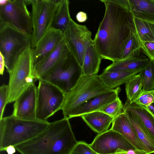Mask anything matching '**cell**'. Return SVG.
I'll list each match as a JSON object with an SVG mask.
<instances>
[{
	"mask_svg": "<svg viewBox=\"0 0 154 154\" xmlns=\"http://www.w3.org/2000/svg\"><path fill=\"white\" fill-rule=\"evenodd\" d=\"M105 6L94 43L103 59L122 60L125 44L131 31L136 32L128 0H101Z\"/></svg>",
	"mask_w": 154,
	"mask_h": 154,
	"instance_id": "obj_1",
	"label": "cell"
},
{
	"mask_svg": "<svg viewBox=\"0 0 154 154\" xmlns=\"http://www.w3.org/2000/svg\"><path fill=\"white\" fill-rule=\"evenodd\" d=\"M69 119L50 123L35 137L15 146L21 154H71L78 143Z\"/></svg>",
	"mask_w": 154,
	"mask_h": 154,
	"instance_id": "obj_2",
	"label": "cell"
},
{
	"mask_svg": "<svg viewBox=\"0 0 154 154\" xmlns=\"http://www.w3.org/2000/svg\"><path fill=\"white\" fill-rule=\"evenodd\" d=\"M48 121L29 120L12 115L0 120V151L10 145L15 146L41 134L47 127Z\"/></svg>",
	"mask_w": 154,
	"mask_h": 154,
	"instance_id": "obj_3",
	"label": "cell"
},
{
	"mask_svg": "<svg viewBox=\"0 0 154 154\" xmlns=\"http://www.w3.org/2000/svg\"><path fill=\"white\" fill-rule=\"evenodd\" d=\"M29 47H32L31 35L12 24L0 21V52L9 74L19 55Z\"/></svg>",
	"mask_w": 154,
	"mask_h": 154,
	"instance_id": "obj_4",
	"label": "cell"
},
{
	"mask_svg": "<svg viewBox=\"0 0 154 154\" xmlns=\"http://www.w3.org/2000/svg\"><path fill=\"white\" fill-rule=\"evenodd\" d=\"M113 89L105 85L97 74L82 75L74 87L66 95L62 109L64 118L69 119L72 112L81 104L94 97Z\"/></svg>",
	"mask_w": 154,
	"mask_h": 154,
	"instance_id": "obj_5",
	"label": "cell"
},
{
	"mask_svg": "<svg viewBox=\"0 0 154 154\" xmlns=\"http://www.w3.org/2000/svg\"><path fill=\"white\" fill-rule=\"evenodd\" d=\"M33 49L29 47L18 56L9 74L7 104L15 101L31 84L38 80L34 74Z\"/></svg>",
	"mask_w": 154,
	"mask_h": 154,
	"instance_id": "obj_6",
	"label": "cell"
},
{
	"mask_svg": "<svg viewBox=\"0 0 154 154\" xmlns=\"http://www.w3.org/2000/svg\"><path fill=\"white\" fill-rule=\"evenodd\" d=\"M32 32V48H34L42 36L52 28L60 0H31Z\"/></svg>",
	"mask_w": 154,
	"mask_h": 154,
	"instance_id": "obj_7",
	"label": "cell"
},
{
	"mask_svg": "<svg viewBox=\"0 0 154 154\" xmlns=\"http://www.w3.org/2000/svg\"><path fill=\"white\" fill-rule=\"evenodd\" d=\"M38 81L37 87L36 119L47 121L48 118L62 110L66 94L52 84L42 80Z\"/></svg>",
	"mask_w": 154,
	"mask_h": 154,
	"instance_id": "obj_8",
	"label": "cell"
},
{
	"mask_svg": "<svg viewBox=\"0 0 154 154\" xmlns=\"http://www.w3.org/2000/svg\"><path fill=\"white\" fill-rule=\"evenodd\" d=\"M82 75V67L69 53L65 62L40 80L54 85L66 95L74 87Z\"/></svg>",
	"mask_w": 154,
	"mask_h": 154,
	"instance_id": "obj_9",
	"label": "cell"
},
{
	"mask_svg": "<svg viewBox=\"0 0 154 154\" xmlns=\"http://www.w3.org/2000/svg\"><path fill=\"white\" fill-rule=\"evenodd\" d=\"M63 32L70 53L82 68L87 48L94 43L91 32L86 26L78 24L72 19Z\"/></svg>",
	"mask_w": 154,
	"mask_h": 154,
	"instance_id": "obj_10",
	"label": "cell"
},
{
	"mask_svg": "<svg viewBox=\"0 0 154 154\" xmlns=\"http://www.w3.org/2000/svg\"><path fill=\"white\" fill-rule=\"evenodd\" d=\"M26 0H8L0 6V21L12 24L30 35L32 32L31 14Z\"/></svg>",
	"mask_w": 154,
	"mask_h": 154,
	"instance_id": "obj_11",
	"label": "cell"
},
{
	"mask_svg": "<svg viewBox=\"0 0 154 154\" xmlns=\"http://www.w3.org/2000/svg\"><path fill=\"white\" fill-rule=\"evenodd\" d=\"M90 145L99 154L114 153L119 149L127 151L136 149L121 134L111 129L98 134Z\"/></svg>",
	"mask_w": 154,
	"mask_h": 154,
	"instance_id": "obj_12",
	"label": "cell"
},
{
	"mask_svg": "<svg viewBox=\"0 0 154 154\" xmlns=\"http://www.w3.org/2000/svg\"><path fill=\"white\" fill-rule=\"evenodd\" d=\"M36 101L37 87L33 83L15 101L11 115L24 120H36Z\"/></svg>",
	"mask_w": 154,
	"mask_h": 154,
	"instance_id": "obj_13",
	"label": "cell"
},
{
	"mask_svg": "<svg viewBox=\"0 0 154 154\" xmlns=\"http://www.w3.org/2000/svg\"><path fill=\"white\" fill-rule=\"evenodd\" d=\"M69 52L64 39L43 60L34 65V74L38 80L65 62Z\"/></svg>",
	"mask_w": 154,
	"mask_h": 154,
	"instance_id": "obj_14",
	"label": "cell"
},
{
	"mask_svg": "<svg viewBox=\"0 0 154 154\" xmlns=\"http://www.w3.org/2000/svg\"><path fill=\"white\" fill-rule=\"evenodd\" d=\"M121 89L118 87L113 90L92 98L81 104L70 114L69 119L95 112L100 111L119 97Z\"/></svg>",
	"mask_w": 154,
	"mask_h": 154,
	"instance_id": "obj_15",
	"label": "cell"
},
{
	"mask_svg": "<svg viewBox=\"0 0 154 154\" xmlns=\"http://www.w3.org/2000/svg\"><path fill=\"white\" fill-rule=\"evenodd\" d=\"M63 38L62 31L51 28L39 40L35 47L33 49L34 65L54 50Z\"/></svg>",
	"mask_w": 154,
	"mask_h": 154,
	"instance_id": "obj_16",
	"label": "cell"
},
{
	"mask_svg": "<svg viewBox=\"0 0 154 154\" xmlns=\"http://www.w3.org/2000/svg\"><path fill=\"white\" fill-rule=\"evenodd\" d=\"M110 129L121 134L136 149L147 152L145 146L137 136L130 119L124 112L113 120Z\"/></svg>",
	"mask_w": 154,
	"mask_h": 154,
	"instance_id": "obj_17",
	"label": "cell"
},
{
	"mask_svg": "<svg viewBox=\"0 0 154 154\" xmlns=\"http://www.w3.org/2000/svg\"><path fill=\"white\" fill-rule=\"evenodd\" d=\"M141 49L134 54L124 59L113 62L103 70L104 72L140 71L150 61V60L142 55Z\"/></svg>",
	"mask_w": 154,
	"mask_h": 154,
	"instance_id": "obj_18",
	"label": "cell"
},
{
	"mask_svg": "<svg viewBox=\"0 0 154 154\" xmlns=\"http://www.w3.org/2000/svg\"><path fill=\"white\" fill-rule=\"evenodd\" d=\"M124 112L130 119L139 139L149 154L154 153V140L138 116L124 108Z\"/></svg>",
	"mask_w": 154,
	"mask_h": 154,
	"instance_id": "obj_19",
	"label": "cell"
},
{
	"mask_svg": "<svg viewBox=\"0 0 154 154\" xmlns=\"http://www.w3.org/2000/svg\"><path fill=\"white\" fill-rule=\"evenodd\" d=\"M81 116L88 125L98 134L108 130L113 120L107 114L99 111L85 114Z\"/></svg>",
	"mask_w": 154,
	"mask_h": 154,
	"instance_id": "obj_20",
	"label": "cell"
},
{
	"mask_svg": "<svg viewBox=\"0 0 154 154\" xmlns=\"http://www.w3.org/2000/svg\"><path fill=\"white\" fill-rule=\"evenodd\" d=\"M134 17L154 23V0H128Z\"/></svg>",
	"mask_w": 154,
	"mask_h": 154,
	"instance_id": "obj_21",
	"label": "cell"
},
{
	"mask_svg": "<svg viewBox=\"0 0 154 154\" xmlns=\"http://www.w3.org/2000/svg\"><path fill=\"white\" fill-rule=\"evenodd\" d=\"M102 57L94 43L87 48L85 52L82 69V75L97 74Z\"/></svg>",
	"mask_w": 154,
	"mask_h": 154,
	"instance_id": "obj_22",
	"label": "cell"
},
{
	"mask_svg": "<svg viewBox=\"0 0 154 154\" xmlns=\"http://www.w3.org/2000/svg\"><path fill=\"white\" fill-rule=\"evenodd\" d=\"M140 71L103 72L99 75L100 79L107 87L114 89L121 85L126 83Z\"/></svg>",
	"mask_w": 154,
	"mask_h": 154,
	"instance_id": "obj_23",
	"label": "cell"
},
{
	"mask_svg": "<svg viewBox=\"0 0 154 154\" xmlns=\"http://www.w3.org/2000/svg\"><path fill=\"white\" fill-rule=\"evenodd\" d=\"M124 108L127 109L137 115L144 126L154 140V114L146 107L134 102L126 105Z\"/></svg>",
	"mask_w": 154,
	"mask_h": 154,
	"instance_id": "obj_24",
	"label": "cell"
},
{
	"mask_svg": "<svg viewBox=\"0 0 154 154\" xmlns=\"http://www.w3.org/2000/svg\"><path fill=\"white\" fill-rule=\"evenodd\" d=\"M69 4L68 0H60L55 14L52 27L63 32L66 28L72 19L69 11Z\"/></svg>",
	"mask_w": 154,
	"mask_h": 154,
	"instance_id": "obj_25",
	"label": "cell"
},
{
	"mask_svg": "<svg viewBox=\"0 0 154 154\" xmlns=\"http://www.w3.org/2000/svg\"><path fill=\"white\" fill-rule=\"evenodd\" d=\"M136 33L141 42H154V23L134 17Z\"/></svg>",
	"mask_w": 154,
	"mask_h": 154,
	"instance_id": "obj_26",
	"label": "cell"
},
{
	"mask_svg": "<svg viewBox=\"0 0 154 154\" xmlns=\"http://www.w3.org/2000/svg\"><path fill=\"white\" fill-rule=\"evenodd\" d=\"M143 84L141 76L137 74L125 83L127 99L124 105L134 102L142 92Z\"/></svg>",
	"mask_w": 154,
	"mask_h": 154,
	"instance_id": "obj_27",
	"label": "cell"
},
{
	"mask_svg": "<svg viewBox=\"0 0 154 154\" xmlns=\"http://www.w3.org/2000/svg\"><path fill=\"white\" fill-rule=\"evenodd\" d=\"M143 84L142 91L154 90V65L153 60L149 62L139 72Z\"/></svg>",
	"mask_w": 154,
	"mask_h": 154,
	"instance_id": "obj_28",
	"label": "cell"
},
{
	"mask_svg": "<svg viewBox=\"0 0 154 154\" xmlns=\"http://www.w3.org/2000/svg\"><path fill=\"white\" fill-rule=\"evenodd\" d=\"M141 49L140 42L136 32L132 31L125 44L122 60L135 54Z\"/></svg>",
	"mask_w": 154,
	"mask_h": 154,
	"instance_id": "obj_29",
	"label": "cell"
},
{
	"mask_svg": "<svg viewBox=\"0 0 154 154\" xmlns=\"http://www.w3.org/2000/svg\"><path fill=\"white\" fill-rule=\"evenodd\" d=\"M115 118L124 112V105L119 97L100 111Z\"/></svg>",
	"mask_w": 154,
	"mask_h": 154,
	"instance_id": "obj_30",
	"label": "cell"
},
{
	"mask_svg": "<svg viewBox=\"0 0 154 154\" xmlns=\"http://www.w3.org/2000/svg\"><path fill=\"white\" fill-rule=\"evenodd\" d=\"M154 92V90L142 91L134 102L146 107L153 103Z\"/></svg>",
	"mask_w": 154,
	"mask_h": 154,
	"instance_id": "obj_31",
	"label": "cell"
},
{
	"mask_svg": "<svg viewBox=\"0 0 154 154\" xmlns=\"http://www.w3.org/2000/svg\"><path fill=\"white\" fill-rule=\"evenodd\" d=\"M71 154H97L90 144L83 141L78 142Z\"/></svg>",
	"mask_w": 154,
	"mask_h": 154,
	"instance_id": "obj_32",
	"label": "cell"
},
{
	"mask_svg": "<svg viewBox=\"0 0 154 154\" xmlns=\"http://www.w3.org/2000/svg\"><path fill=\"white\" fill-rule=\"evenodd\" d=\"M8 93V85L3 84L0 87V120L3 117L5 109L7 104Z\"/></svg>",
	"mask_w": 154,
	"mask_h": 154,
	"instance_id": "obj_33",
	"label": "cell"
},
{
	"mask_svg": "<svg viewBox=\"0 0 154 154\" xmlns=\"http://www.w3.org/2000/svg\"><path fill=\"white\" fill-rule=\"evenodd\" d=\"M140 42V47L143 54L151 60H154V42Z\"/></svg>",
	"mask_w": 154,
	"mask_h": 154,
	"instance_id": "obj_34",
	"label": "cell"
},
{
	"mask_svg": "<svg viewBox=\"0 0 154 154\" xmlns=\"http://www.w3.org/2000/svg\"><path fill=\"white\" fill-rule=\"evenodd\" d=\"M76 18L77 21L79 22H84L88 19L87 14L83 11H79L77 14L76 15Z\"/></svg>",
	"mask_w": 154,
	"mask_h": 154,
	"instance_id": "obj_35",
	"label": "cell"
},
{
	"mask_svg": "<svg viewBox=\"0 0 154 154\" xmlns=\"http://www.w3.org/2000/svg\"><path fill=\"white\" fill-rule=\"evenodd\" d=\"M5 67V63L4 56L0 52V74L3 75Z\"/></svg>",
	"mask_w": 154,
	"mask_h": 154,
	"instance_id": "obj_36",
	"label": "cell"
},
{
	"mask_svg": "<svg viewBox=\"0 0 154 154\" xmlns=\"http://www.w3.org/2000/svg\"><path fill=\"white\" fill-rule=\"evenodd\" d=\"M124 154H149L147 152L143 150H140L138 149H132L127 151Z\"/></svg>",
	"mask_w": 154,
	"mask_h": 154,
	"instance_id": "obj_37",
	"label": "cell"
},
{
	"mask_svg": "<svg viewBox=\"0 0 154 154\" xmlns=\"http://www.w3.org/2000/svg\"><path fill=\"white\" fill-rule=\"evenodd\" d=\"M15 146L12 145H10L7 147L5 151H6L8 154H14L16 151Z\"/></svg>",
	"mask_w": 154,
	"mask_h": 154,
	"instance_id": "obj_38",
	"label": "cell"
},
{
	"mask_svg": "<svg viewBox=\"0 0 154 154\" xmlns=\"http://www.w3.org/2000/svg\"><path fill=\"white\" fill-rule=\"evenodd\" d=\"M146 107L152 112H154V105L151 104L148 106Z\"/></svg>",
	"mask_w": 154,
	"mask_h": 154,
	"instance_id": "obj_39",
	"label": "cell"
},
{
	"mask_svg": "<svg viewBox=\"0 0 154 154\" xmlns=\"http://www.w3.org/2000/svg\"><path fill=\"white\" fill-rule=\"evenodd\" d=\"M8 0H0V6H4L6 5L8 3Z\"/></svg>",
	"mask_w": 154,
	"mask_h": 154,
	"instance_id": "obj_40",
	"label": "cell"
},
{
	"mask_svg": "<svg viewBox=\"0 0 154 154\" xmlns=\"http://www.w3.org/2000/svg\"><path fill=\"white\" fill-rule=\"evenodd\" d=\"M127 152V151L122 149H119L116 151V154H124Z\"/></svg>",
	"mask_w": 154,
	"mask_h": 154,
	"instance_id": "obj_41",
	"label": "cell"
},
{
	"mask_svg": "<svg viewBox=\"0 0 154 154\" xmlns=\"http://www.w3.org/2000/svg\"><path fill=\"white\" fill-rule=\"evenodd\" d=\"M116 154V153H110V154Z\"/></svg>",
	"mask_w": 154,
	"mask_h": 154,
	"instance_id": "obj_42",
	"label": "cell"
},
{
	"mask_svg": "<svg viewBox=\"0 0 154 154\" xmlns=\"http://www.w3.org/2000/svg\"><path fill=\"white\" fill-rule=\"evenodd\" d=\"M153 95H154V92ZM153 103L154 104V102H153Z\"/></svg>",
	"mask_w": 154,
	"mask_h": 154,
	"instance_id": "obj_43",
	"label": "cell"
},
{
	"mask_svg": "<svg viewBox=\"0 0 154 154\" xmlns=\"http://www.w3.org/2000/svg\"><path fill=\"white\" fill-rule=\"evenodd\" d=\"M153 63H154V60H153Z\"/></svg>",
	"mask_w": 154,
	"mask_h": 154,
	"instance_id": "obj_44",
	"label": "cell"
}]
</instances>
